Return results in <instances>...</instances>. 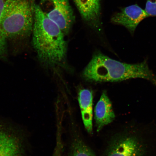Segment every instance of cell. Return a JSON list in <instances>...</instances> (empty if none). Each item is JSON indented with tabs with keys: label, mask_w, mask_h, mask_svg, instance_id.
Wrapping results in <instances>:
<instances>
[{
	"label": "cell",
	"mask_w": 156,
	"mask_h": 156,
	"mask_svg": "<svg viewBox=\"0 0 156 156\" xmlns=\"http://www.w3.org/2000/svg\"><path fill=\"white\" fill-rule=\"evenodd\" d=\"M32 32L33 45L41 61L50 67L63 66L67 50L65 35L37 5L34 6Z\"/></svg>",
	"instance_id": "6da1fadb"
},
{
	"label": "cell",
	"mask_w": 156,
	"mask_h": 156,
	"mask_svg": "<svg viewBox=\"0 0 156 156\" xmlns=\"http://www.w3.org/2000/svg\"><path fill=\"white\" fill-rule=\"evenodd\" d=\"M83 76L86 80L95 82H116L141 78L156 86V76L149 69L147 62L135 64L122 63L99 52L93 55Z\"/></svg>",
	"instance_id": "7a4b0ae2"
},
{
	"label": "cell",
	"mask_w": 156,
	"mask_h": 156,
	"mask_svg": "<svg viewBox=\"0 0 156 156\" xmlns=\"http://www.w3.org/2000/svg\"><path fill=\"white\" fill-rule=\"evenodd\" d=\"M34 5L31 0H7L0 24L5 43L8 39L25 38L32 32Z\"/></svg>",
	"instance_id": "3957f363"
},
{
	"label": "cell",
	"mask_w": 156,
	"mask_h": 156,
	"mask_svg": "<svg viewBox=\"0 0 156 156\" xmlns=\"http://www.w3.org/2000/svg\"><path fill=\"white\" fill-rule=\"evenodd\" d=\"M148 148L139 133L126 130L113 136L105 156H146Z\"/></svg>",
	"instance_id": "277c9868"
},
{
	"label": "cell",
	"mask_w": 156,
	"mask_h": 156,
	"mask_svg": "<svg viewBox=\"0 0 156 156\" xmlns=\"http://www.w3.org/2000/svg\"><path fill=\"white\" fill-rule=\"evenodd\" d=\"M41 9L57 24L65 35L69 34L75 20L69 0H41Z\"/></svg>",
	"instance_id": "5b68a950"
},
{
	"label": "cell",
	"mask_w": 156,
	"mask_h": 156,
	"mask_svg": "<svg viewBox=\"0 0 156 156\" xmlns=\"http://www.w3.org/2000/svg\"><path fill=\"white\" fill-rule=\"evenodd\" d=\"M148 17L145 10L136 4L121 9L113 16L111 21L115 24L126 27L133 35L140 22Z\"/></svg>",
	"instance_id": "8992f818"
},
{
	"label": "cell",
	"mask_w": 156,
	"mask_h": 156,
	"mask_svg": "<svg viewBox=\"0 0 156 156\" xmlns=\"http://www.w3.org/2000/svg\"><path fill=\"white\" fill-rule=\"evenodd\" d=\"M82 17L92 28L101 27V0H73Z\"/></svg>",
	"instance_id": "52a82bcc"
},
{
	"label": "cell",
	"mask_w": 156,
	"mask_h": 156,
	"mask_svg": "<svg viewBox=\"0 0 156 156\" xmlns=\"http://www.w3.org/2000/svg\"><path fill=\"white\" fill-rule=\"evenodd\" d=\"M115 115L112 102L106 91H103L94 110V119L97 132L112 123Z\"/></svg>",
	"instance_id": "ba28073f"
},
{
	"label": "cell",
	"mask_w": 156,
	"mask_h": 156,
	"mask_svg": "<svg viewBox=\"0 0 156 156\" xmlns=\"http://www.w3.org/2000/svg\"><path fill=\"white\" fill-rule=\"evenodd\" d=\"M93 93L90 90L81 89L78 99L84 126L88 133H93Z\"/></svg>",
	"instance_id": "9c48e42d"
},
{
	"label": "cell",
	"mask_w": 156,
	"mask_h": 156,
	"mask_svg": "<svg viewBox=\"0 0 156 156\" xmlns=\"http://www.w3.org/2000/svg\"><path fill=\"white\" fill-rule=\"evenodd\" d=\"M22 145L15 134L0 127V156H23Z\"/></svg>",
	"instance_id": "30bf717a"
},
{
	"label": "cell",
	"mask_w": 156,
	"mask_h": 156,
	"mask_svg": "<svg viewBox=\"0 0 156 156\" xmlns=\"http://www.w3.org/2000/svg\"><path fill=\"white\" fill-rule=\"evenodd\" d=\"M71 151V156H96L90 148L79 137L73 140Z\"/></svg>",
	"instance_id": "8fae6325"
},
{
	"label": "cell",
	"mask_w": 156,
	"mask_h": 156,
	"mask_svg": "<svg viewBox=\"0 0 156 156\" xmlns=\"http://www.w3.org/2000/svg\"><path fill=\"white\" fill-rule=\"evenodd\" d=\"M7 0H0V24L4 11ZM6 44L3 41L0 35V56L4 54L5 50Z\"/></svg>",
	"instance_id": "7c38bea8"
},
{
	"label": "cell",
	"mask_w": 156,
	"mask_h": 156,
	"mask_svg": "<svg viewBox=\"0 0 156 156\" xmlns=\"http://www.w3.org/2000/svg\"><path fill=\"white\" fill-rule=\"evenodd\" d=\"M145 10L149 16H156V0H147Z\"/></svg>",
	"instance_id": "4fadbf2b"
},
{
	"label": "cell",
	"mask_w": 156,
	"mask_h": 156,
	"mask_svg": "<svg viewBox=\"0 0 156 156\" xmlns=\"http://www.w3.org/2000/svg\"><path fill=\"white\" fill-rule=\"evenodd\" d=\"M58 139H57V145L56 146L53 156H61L62 151V144L61 141L58 137Z\"/></svg>",
	"instance_id": "5bb4252c"
}]
</instances>
